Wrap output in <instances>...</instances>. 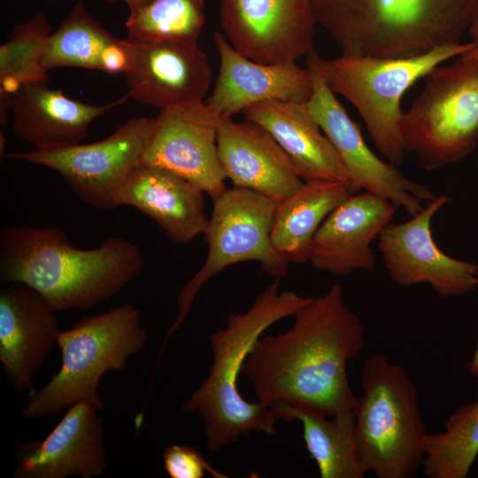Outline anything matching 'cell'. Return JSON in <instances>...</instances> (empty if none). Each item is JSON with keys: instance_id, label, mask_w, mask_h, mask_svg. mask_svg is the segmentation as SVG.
<instances>
[{"instance_id": "obj_1", "label": "cell", "mask_w": 478, "mask_h": 478, "mask_svg": "<svg viewBox=\"0 0 478 478\" xmlns=\"http://www.w3.org/2000/svg\"><path fill=\"white\" fill-rule=\"evenodd\" d=\"M290 328L259 337L243 368L258 401L334 417L354 411L358 397L347 363L364 346V328L333 284L294 315Z\"/></svg>"}, {"instance_id": "obj_2", "label": "cell", "mask_w": 478, "mask_h": 478, "mask_svg": "<svg viewBox=\"0 0 478 478\" xmlns=\"http://www.w3.org/2000/svg\"><path fill=\"white\" fill-rule=\"evenodd\" d=\"M139 248L110 237L89 250L74 247L58 227L4 226L0 230V281L36 290L56 312L96 306L142 272Z\"/></svg>"}, {"instance_id": "obj_3", "label": "cell", "mask_w": 478, "mask_h": 478, "mask_svg": "<svg viewBox=\"0 0 478 478\" xmlns=\"http://www.w3.org/2000/svg\"><path fill=\"white\" fill-rule=\"evenodd\" d=\"M312 297L280 291L277 279L247 311L228 315L227 326L211 335L209 374L181 406L184 413L200 419L209 451L227 447L252 431L276 433V412L261 401L245 400L239 392L238 377L261 334L275 322L293 316Z\"/></svg>"}, {"instance_id": "obj_4", "label": "cell", "mask_w": 478, "mask_h": 478, "mask_svg": "<svg viewBox=\"0 0 478 478\" xmlns=\"http://www.w3.org/2000/svg\"><path fill=\"white\" fill-rule=\"evenodd\" d=\"M342 55L398 58L460 43L478 0H311Z\"/></svg>"}, {"instance_id": "obj_5", "label": "cell", "mask_w": 478, "mask_h": 478, "mask_svg": "<svg viewBox=\"0 0 478 478\" xmlns=\"http://www.w3.org/2000/svg\"><path fill=\"white\" fill-rule=\"evenodd\" d=\"M148 334L139 311L131 304L83 317L60 331L57 345L61 366L42 388L29 393L22 415L27 419L57 416L80 402L91 403L101 411V378L107 372L126 369L131 357L145 348Z\"/></svg>"}, {"instance_id": "obj_6", "label": "cell", "mask_w": 478, "mask_h": 478, "mask_svg": "<svg viewBox=\"0 0 478 478\" xmlns=\"http://www.w3.org/2000/svg\"><path fill=\"white\" fill-rule=\"evenodd\" d=\"M473 45L470 41L398 58L342 55L327 59L312 50L307 55L306 67L356 108L378 151L387 161L398 165L406 153L400 107L403 96L436 66Z\"/></svg>"}, {"instance_id": "obj_7", "label": "cell", "mask_w": 478, "mask_h": 478, "mask_svg": "<svg viewBox=\"0 0 478 478\" xmlns=\"http://www.w3.org/2000/svg\"><path fill=\"white\" fill-rule=\"evenodd\" d=\"M361 384L354 414L363 470L378 478L415 477L428 434L415 385L401 366L382 354L366 359Z\"/></svg>"}, {"instance_id": "obj_8", "label": "cell", "mask_w": 478, "mask_h": 478, "mask_svg": "<svg viewBox=\"0 0 478 478\" xmlns=\"http://www.w3.org/2000/svg\"><path fill=\"white\" fill-rule=\"evenodd\" d=\"M404 112L405 152L433 171L457 163L478 145V59L436 66Z\"/></svg>"}, {"instance_id": "obj_9", "label": "cell", "mask_w": 478, "mask_h": 478, "mask_svg": "<svg viewBox=\"0 0 478 478\" xmlns=\"http://www.w3.org/2000/svg\"><path fill=\"white\" fill-rule=\"evenodd\" d=\"M279 202L254 190L233 187L213 200V209L204 233L207 257L202 267L183 285L177 297V316L166 332L158 358L170 336L186 320L201 288L227 266L256 261L260 269L283 278L289 262L274 248L271 232Z\"/></svg>"}, {"instance_id": "obj_10", "label": "cell", "mask_w": 478, "mask_h": 478, "mask_svg": "<svg viewBox=\"0 0 478 478\" xmlns=\"http://www.w3.org/2000/svg\"><path fill=\"white\" fill-rule=\"evenodd\" d=\"M154 118L135 117L92 143L9 154L58 172L75 195L95 208H117L115 196L143 164Z\"/></svg>"}, {"instance_id": "obj_11", "label": "cell", "mask_w": 478, "mask_h": 478, "mask_svg": "<svg viewBox=\"0 0 478 478\" xmlns=\"http://www.w3.org/2000/svg\"><path fill=\"white\" fill-rule=\"evenodd\" d=\"M450 200L447 195L436 197L409 220L389 223L380 234L378 250L396 284L425 283L441 297L461 296L478 287V265L447 255L433 237V218Z\"/></svg>"}, {"instance_id": "obj_12", "label": "cell", "mask_w": 478, "mask_h": 478, "mask_svg": "<svg viewBox=\"0 0 478 478\" xmlns=\"http://www.w3.org/2000/svg\"><path fill=\"white\" fill-rule=\"evenodd\" d=\"M310 71L313 91L307 105L338 152L354 191L362 189L386 198L405 209L410 216L420 212L423 203L436 197L434 192L405 177L396 165L380 158L367 146L359 127L335 93L317 73Z\"/></svg>"}, {"instance_id": "obj_13", "label": "cell", "mask_w": 478, "mask_h": 478, "mask_svg": "<svg viewBox=\"0 0 478 478\" xmlns=\"http://www.w3.org/2000/svg\"><path fill=\"white\" fill-rule=\"evenodd\" d=\"M220 119L203 100L161 109L143 163L174 172L217 199L227 189L217 149Z\"/></svg>"}, {"instance_id": "obj_14", "label": "cell", "mask_w": 478, "mask_h": 478, "mask_svg": "<svg viewBox=\"0 0 478 478\" xmlns=\"http://www.w3.org/2000/svg\"><path fill=\"white\" fill-rule=\"evenodd\" d=\"M220 19L229 43L257 62H295L313 50L311 0H220Z\"/></svg>"}, {"instance_id": "obj_15", "label": "cell", "mask_w": 478, "mask_h": 478, "mask_svg": "<svg viewBox=\"0 0 478 478\" xmlns=\"http://www.w3.org/2000/svg\"><path fill=\"white\" fill-rule=\"evenodd\" d=\"M91 403L68 407L42 439L17 445L12 478H93L108 466L104 420Z\"/></svg>"}, {"instance_id": "obj_16", "label": "cell", "mask_w": 478, "mask_h": 478, "mask_svg": "<svg viewBox=\"0 0 478 478\" xmlns=\"http://www.w3.org/2000/svg\"><path fill=\"white\" fill-rule=\"evenodd\" d=\"M56 311L34 289L4 283L0 289V362L18 392L34 391L33 380L54 345Z\"/></svg>"}, {"instance_id": "obj_17", "label": "cell", "mask_w": 478, "mask_h": 478, "mask_svg": "<svg viewBox=\"0 0 478 478\" xmlns=\"http://www.w3.org/2000/svg\"><path fill=\"white\" fill-rule=\"evenodd\" d=\"M396 208L391 201L367 191L351 194L316 231L309 262L339 276L372 271L375 260L371 245L390 223Z\"/></svg>"}, {"instance_id": "obj_18", "label": "cell", "mask_w": 478, "mask_h": 478, "mask_svg": "<svg viewBox=\"0 0 478 478\" xmlns=\"http://www.w3.org/2000/svg\"><path fill=\"white\" fill-rule=\"evenodd\" d=\"M220 66L206 103L220 118H232L248 107L270 100L307 102L312 74L295 62L260 63L237 51L220 32L214 34Z\"/></svg>"}, {"instance_id": "obj_19", "label": "cell", "mask_w": 478, "mask_h": 478, "mask_svg": "<svg viewBox=\"0 0 478 478\" xmlns=\"http://www.w3.org/2000/svg\"><path fill=\"white\" fill-rule=\"evenodd\" d=\"M217 149L226 178L233 187L249 189L280 202L305 182L274 136L253 121L220 118Z\"/></svg>"}, {"instance_id": "obj_20", "label": "cell", "mask_w": 478, "mask_h": 478, "mask_svg": "<svg viewBox=\"0 0 478 478\" xmlns=\"http://www.w3.org/2000/svg\"><path fill=\"white\" fill-rule=\"evenodd\" d=\"M135 43L134 60L125 73L129 97L159 110L203 100L212 72L197 42Z\"/></svg>"}, {"instance_id": "obj_21", "label": "cell", "mask_w": 478, "mask_h": 478, "mask_svg": "<svg viewBox=\"0 0 478 478\" xmlns=\"http://www.w3.org/2000/svg\"><path fill=\"white\" fill-rule=\"evenodd\" d=\"M128 97L127 94L109 104L92 105L69 98L60 89L49 88L47 81L29 82L10 95L12 127L35 150L79 144L94 120Z\"/></svg>"}, {"instance_id": "obj_22", "label": "cell", "mask_w": 478, "mask_h": 478, "mask_svg": "<svg viewBox=\"0 0 478 478\" xmlns=\"http://www.w3.org/2000/svg\"><path fill=\"white\" fill-rule=\"evenodd\" d=\"M203 193L176 173L143 163L119 189L115 204L136 208L172 242L181 244L205 231L208 219Z\"/></svg>"}, {"instance_id": "obj_23", "label": "cell", "mask_w": 478, "mask_h": 478, "mask_svg": "<svg viewBox=\"0 0 478 478\" xmlns=\"http://www.w3.org/2000/svg\"><path fill=\"white\" fill-rule=\"evenodd\" d=\"M265 127L290 158L304 181L349 182L345 166L311 113L307 102L270 100L243 112Z\"/></svg>"}, {"instance_id": "obj_24", "label": "cell", "mask_w": 478, "mask_h": 478, "mask_svg": "<svg viewBox=\"0 0 478 478\" xmlns=\"http://www.w3.org/2000/svg\"><path fill=\"white\" fill-rule=\"evenodd\" d=\"M135 53V42L112 36L79 1L50 35L42 65L48 71L67 66L125 74Z\"/></svg>"}, {"instance_id": "obj_25", "label": "cell", "mask_w": 478, "mask_h": 478, "mask_svg": "<svg viewBox=\"0 0 478 478\" xmlns=\"http://www.w3.org/2000/svg\"><path fill=\"white\" fill-rule=\"evenodd\" d=\"M355 193L349 182L305 181L275 209L271 242L289 263L309 261L312 238L327 216Z\"/></svg>"}, {"instance_id": "obj_26", "label": "cell", "mask_w": 478, "mask_h": 478, "mask_svg": "<svg viewBox=\"0 0 478 478\" xmlns=\"http://www.w3.org/2000/svg\"><path fill=\"white\" fill-rule=\"evenodd\" d=\"M279 420H297L303 427L305 447L320 478H363L355 428L354 411L326 416L287 405L271 407Z\"/></svg>"}, {"instance_id": "obj_27", "label": "cell", "mask_w": 478, "mask_h": 478, "mask_svg": "<svg viewBox=\"0 0 478 478\" xmlns=\"http://www.w3.org/2000/svg\"><path fill=\"white\" fill-rule=\"evenodd\" d=\"M478 456V399L453 412L440 432L428 434L422 466L428 478H466Z\"/></svg>"}, {"instance_id": "obj_28", "label": "cell", "mask_w": 478, "mask_h": 478, "mask_svg": "<svg viewBox=\"0 0 478 478\" xmlns=\"http://www.w3.org/2000/svg\"><path fill=\"white\" fill-rule=\"evenodd\" d=\"M129 12L127 39L136 43H197L204 25V0H150Z\"/></svg>"}, {"instance_id": "obj_29", "label": "cell", "mask_w": 478, "mask_h": 478, "mask_svg": "<svg viewBox=\"0 0 478 478\" xmlns=\"http://www.w3.org/2000/svg\"><path fill=\"white\" fill-rule=\"evenodd\" d=\"M50 34L51 26L41 12L12 27L0 46V94L12 95L29 82L48 81L42 61Z\"/></svg>"}, {"instance_id": "obj_30", "label": "cell", "mask_w": 478, "mask_h": 478, "mask_svg": "<svg viewBox=\"0 0 478 478\" xmlns=\"http://www.w3.org/2000/svg\"><path fill=\"white\" fill-rule=\"evenodd\" d=\"M162 459L165 470L171 478H203L205 473L214 478L228 477L214 468L191 445H169L164 450Z\"/></svg>"}, {"instance_id": "obj_31", "label": "cell", "mask_w": 478, "mask_h": 478, "mask_svg": "<svg viewBox=\"0 0 478 478\" xmlns=\"http://www.w3.org/2000/svg\"><path fill=\"white\" fill-rule=\"evenodd\" d=\"M471 36V41L474 45L472 49L461 54L459 57L463 60L478 59V22L474 24L468 30Z\"/></svg>"}, {"instance_id": "obj_32", "label": "cell", "mask_w": 478, "mask_h": 478, "mask_svg": "<svg viewBox=\"0 0 478 478\" xmlns=\"http://www.w3.org/2000/svg\"><path fill=\"white\" fill-rule=\"evenodd\" d=\"M466 368L470 374L478 376V345Z\"/></svg>"}, {"instance_id": "obj_33", "label": "cell", "mask_w": 478, "mask_h": 478, "mask_svg": "<svg viewBox=\"0 0 478 478\" xmlns=\"http://www.w3.org/2000/svg\"><path fill=\"white\" fill-rule=\"evenodd\" d=\"M107 1H110V2L122 1L127 4L129 9H133L135 7L140 6L142 4H144L150 2V0H107Z\"/></svg>"}, {"instance_id": "obj_34", "label": "cell", "mask_w": 478, "mask_h": 478, "mask_svg": "<svg viewBox=\"0 0 478 478\" xmlns=\"http://www.w3.org/2000/svg\"><path fill=\"white\" fill-rule=\"evenodd\" d=\"M1 148H0V153H1V156L3 155L4 151V145H5V137H4V135L3 134V132L1 131Z\"/></svg>"}, {"instance_id": "obj_35", "label": "cell", "mask_w": 478, "mask_h": 478, "mask_svg": "<svg viewBox=\"0 0 478 478\" xmlns=\"http://www.w3.org/2000/svg\"><path fill=\"white\" fill-rule=\"evenodd\" d=\"M73 1H77V2H79V1H81V0H73Z\"/></svg>"}]
</instances>
